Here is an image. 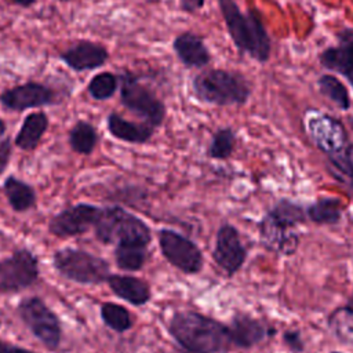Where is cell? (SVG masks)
Wrapping results in <instances>:
<instances>
[{"mask_svg":"<svg viewBox=\"0 0 353 353\" xmlns=\"http://www.w3.org/2000/svg\"><path fill=\"white\" fill-rule=\"evenodd\" d=\"M168 331L182 349L193 353H225L233 346L226 324L192 310L175 312Z\"/></svg>","mask_w":353,"mask_h":353,"instance_id":"obj_1","label":"cell"},{"mask_svg":"<svg viewBox=\"0 0 353 353\" xmlns=\"http://www.w3.org/2000/svg\"><path fill=\"white\" fill-rule=\"evenodd\" d=\"M219 11L236 48L258 62H266L270 55V39L255 10L243 14L234 0H218Z\"/></svg>","mask_w":353,"mask_h":353,"instance_id":"obj_2","label":"cell"},{"mask_svg":"<svg viewBox=\"0 0 353 353\" xmlns=\"http://www.w3.org/2000/svg\"><path fill=\"white\" fill-rule=\"evenodd\" d=\"M192 92L199 101L210 105H244L251 95V85L237 72L204 69L193 77Z\"/></svg>","mask_w":353,"mask_h":353,"instance_id":"obj_3","label":"cell"},{"mask_svg":"<svg viewBox=\"0 0 353 353\" xmlns=\"http://www.w3.org/2000/svg\"><path fill=\"white\" fill-rule=\"evenodd\" d=\"M94 232L103 244L137 243L149 245L152 240L149 226L141 218L117 205L101 208Z\"/></svg>","mask_w":353,"mask_h":353,"instance_id":"obj_4","label":"cell"},{"mask_svg":"<svg viewBox=\"0 0 353 353\" xmlns=\"http://www.w3.org/2000/svg\"><path fill=\"white\" fill-rule=\"evenodd\" d=\"M119 81L121 105L142 119L143 123L153 128L160 127L167 114V108L163 99H160L149 85L143 84L139 77L130 70H123L119 74Z\"/></svg>","mask_w":353,"mask_h":353,"instance_id":"obj_5","label":"cell"},{"mask_svg":"<svg viewBox=\"0 0 353 353\" xmlns=\"http://www.w3.org/2000/svg\"><path fill=\"white\" fill-rule=\"evenodd\" d=\"M52 265L62 277L79 284H101L105 283L110 274L108 261L72 247L55 251Z\"/></svg>","mask_w":353,"mask_h":353,"instance_id":"obj_6","label":"cell"},{"mask_svg":"<svg viewBox=\"0 0 353 353\" xmlns=\"http://www.w3.org/2000/svg\"><path fill=\"white\" fill-rule=\"evenodd\" d=\"M17 313L26 328L48 350H57L62 339L58 316L39 296H26L19 301Z\"/></svg>","mask_w":353,"mask_h":353,"instance_id":"obj_7","label":"cell"},{"mask_svg":"<svg viewBox=\"0 0 353 353\" xmlns=\"http://www.w3.org/2000/svg\"><path fill=\"white\" fill-rule=\"evenodd\" d=\"M305 125L310 139L327 157L341 154L353 148L343 124L330 114L310 110L306 113Z\"/></svg>","mask_w":353,"mask_h":353,"instance_id":"obj_8","label":"cell"},{"mask_svg":"<svg viewBox=\"0 0 353 353\" xmlns=\"http://www.w3.org/2000/svg\"><path fill=\"white\" fill-rule=\"evenodd\" d=\"M39 259L29 248H17L1 261L0 292L12 294L26 290L39 279Z\"/></svg>","mask_w":353,"mask_h":353,"instance_id":"obj_9","label":"cell"},{"mask_svg":"<svg viewBox=\"0 0 353 353\" xmlns=\"http://www.w3.org/2000/svg\"><path fill=\"white\" fill-rule=\"evenodd\" d=\"M159 245L163 256L179 272L197 274L203 269L204 259L199 245L172 229L159 230Z\"/></svg>","mask_w":353,"mask_h":353,"instance_id":"obj_10","label":"cell"},{"mask_svg":"<svg viewBox=\"0 0 353 353\" xmlns=\"http://www.w3.org/2000/svg\"><path fill=\"white\" fill-rule=\"evenodd\" d=\"M61 95L48 84L26 81L4 90L0 94V103L12 112H23L59 103Z\"/></svg>","mask_w":353,"mask_h":353,"instance_id":"obj_11","label":"cell"},{"mask_svg":"<svg viewBox=\"0 0 353 353\" xmlns=\"http://www.w3.org/2000/svg\"><path fill=\"white\" fill-rule=\"evenodd\" d=\"M212 259L228 277L234 276L243 268L247 259V248L239 230L232 223H222L218 228Z\"/></svg>","mask_w":353,"mask_h":353,"instance_id":"obj_12","label":"cell"},{"mask_svg":"<svg viewBox=\"0 0 353 353\" xmlns=\"http://www.w3.org/2000/svg\"><path fill=\"white\" fill-rule=\"evenodd\" d=\"M99 212V207L87 203H79L76 205L68 207L57 212L50 219L48 232L62 239L80 236L94 228Z\"/></svg>","mask_w":353,"mask_h":353,"instance_id":"obj_13","label":"cell"},{"mask_svg":"<svg viewBox=\"0 0 353 353\" xmlns=\"http://www.w3.org/2000/svg\"><path fill=\"white\" fill-rule=\"evenodd\" d=\"M59 59L74 72L94 70L109 59V51L101 43L80 40L59 54Z\"/></svg>","mask_w":353,"mask_h":353,"instance_id":"obj_14","label":"cell"},{"mask_svg":"<svg viewBox=\"0 0 353 353\" xmlns=\"http://www.w3.org/2000/svg\"><path fill=\"white\" fill-rule=\"evenodd\" d=\"M228 328L232 345L240 349H251L276 332L274 328L268 327L265 323L247 313H236Z\"/></svg>","mask_w":353,"mask_h":353,"instance_id":"obj_15","label":"cell"},{"mask_svg":"<svg viewBox=\"0 0 353 353\" xmlns=\"http://www.w3.org/2000/svg\"><path fill=\"white\" fill-rule=\"evenodd\" d=\"M258 232L259 241L268 251L284 256L294 255L298 251L301 241L299 234L294 229L279 225L266 214L258 223Z\"/></svg>","mask_w":353,"mask_h":353,"instance_id":"obj_16","label":"cell"},{"mask_svg":"<svg viewBox=\"0 0 353 353\" xmlns=\"http://www.w3.org/2000/svg\"><path fill=\"white\" fill-rule=\"evenodd\" d=\"M338 39V46L320 54V62L325 69L342 74L353 87V30L341 32Z\"/></svg>","mask_w":353,"mask_h":353,"instance_id":"obj_17","label":"cell"},{"mask_svg":"<svg viewBox=\"0 0 353 353\" xmlns=\"http://www.w3.org/2000/svg\"><path fill=\"white\" fill-rule=\"evenodd\" d=\"M172 50L186 68L201 69L211 61V54L201 36L193 32H182L172 41Z\"/></svg>","mask_w":353,"mask_h":353,"instance_id":"obj_18","label":"cell"},{"mask_svg":"<svg viewBox=\"0 0 353 353\" xmlns=\"http://www.w3.org/2000/svg\"><path fill=\"white\" fill-rule=\"evenodd\" d=\"M106 283L116 296L134 306H143L152 298L150 285L142 279L127 274H109Z\"/></svg>","mask_w":353,"mask_h":353,"instance_id":"obj_19","label":"cell"},{"mask_svg":"<svg viewBox=\"0 0 353 353\" xmlns=\"http://www.w3.org/2000/svg\"><path fill=\"white\" fill-rule=\"evenodd\" d=\"M106 127L112 137L128 143H146L153 137L154 128L146 123H134L112 112L106 117Z\"/></svg>","mask_w":353,"mask_h":353,"instance_id":"obj_20","label":"cell"},{"mask_svg":"<svg viewBox=\"0 0 353 353\" xmlns=\"http://www.w3.org/2000/svg\"><path fill=\"white\" fill-rule=\"evenodd\" d=\"M48 124L50 120L44 112L29 113L25 116L21 128L14 138L15 146L22 150H34L46 134Z\"/></svg>","mask_w":353,"mask_h":353,"instance_id":"obj_21","label":"cell"},{"mask_svg":"<svg viewBox=\"0 0 353 353\" xmlns=\"http://www.w3.org/2000/svg\"><path fill=\"white\" fill-rule=\"evenodd\" d=\"M3 190L8 204L17 212H25L33 208L36 204L34 189L29 183L14 175H10L4 179Z\"/></svg>","mask_w":353,"mask_h":353,"instance_id":"obj_22","label":"cell"},{"mask_svg":"<svg viewBox=\"0 0 353 353\" xmlns=\"http://www.w3.org/2000/svg\"><path fill=\"white\" fill-rule=\"evenodd\" d=\"M342 201L336 197H320L306 207V216L316 225H336L342 219Z\"/></svg>","mask_w":353,"mask_h":353,"instance_id":"obj_23","label":"cell"},{"mask_svg":"<svg viewBox=\"0 0 353 353\" xmlns=\"http://www.w3.org/2000/svg\"><path fill=\"white\" fill-rule=\"evenodd\" d=\"M266 215L279 225L290 229H295L298 225H302L307 219L306 208L288 199H280L276 201L274 205L266 212Z\"/></svg>","mask_w":353,"mask_h":353,"instance_id":"obj_24","label":"cell"},{"mask_svg":"<svg viewBox=\"0 0 353 353\" xmlns=\"http://www.w3.org/2000/svg\"><path fill=\"white\" fill-rule=\"evenodd\" d=\"M148 259V245L137 243H119L114 248V262L119 269L141 270Z\"/></svg>","mask_w":353,"mask_h":353,"instance_id":"obj_25","label":"cell"},{"mask_svg":"<svg viewBox=\"0 0 353 353\" xmlns=\"http://www.w3.org/2000/svg\"><path fill=\"white\" fill-rule=\"evenodd\" d=\"M98 138L97 128L85 120L76 121L68 134L70 149L79 154H91L98 143Z\"/></svg>","mask_w":353,"mask_h":353,"instance_id":"obj_26","label":"cell"},{"mask_svg":"<svg viewBox=\"0 0 353 353\" xmlns=\"http://www.w3.org/2000/svg\"><path fill=\"white\" fill-rule=\"evenodd\" d=\"M328 327L339 342L353 346V310L350 307L345 305L331 312Z\"/></svg>","mask_w":353,"mask_h":353,"instance_id":"obj_27","label":"cell"},{"mask_svg":"<svg viewBox=\"0 0 353 353\" xmlns=\"http://www.w3.org/2000/svg\"><path fill=\"white\" fill-rule=\"evenodd\" d=\"M319 91L328 101L335 103L339 109L347 110L350 108V97L342 81L332 74H323L317 80Z\"/></svg>","mask_w":353,"mask_h":353,"instance_id":"obj_28","label":"cell"},{"mask_svg":"<svg viewBox=\"0 0 353 353\" xmlns=\"http://www.w3.org/2000/svg\"><path fill=\"white\" fill-rule=\"evenodd\" d=\"M101 319L108 328L119 334L128 331L134 324L131 313L124 306L113 302L101 305Z\"/></svg>","mask_w":353,"mask_h":353,"instance_id":"obj_29","label":"cell"},{"mask_svg":"<svg viewBox=\"0 0 353 353\" xmlns=\"http://www.w3.org/2000/svg\"><path fill=\"white\" fill-rule=\"evenodd\" d=\"M236 146V134L230 127L218 128L211 138L207 154L215 160H228Z\"/></svg>","mask_w":353,"mask_h":353,"instance_id":"obj_30","label":"cell"},{"mask_svg":"<svg viewBox=\"0 0 353 353\" xmlns=\"http://www.w3.org/2000/svg\"><path fill=\"white\" fill-rule=\"evenodd\" d=\"M119 84V74H114L112 72H101L90 80L87 85V92L95 101H106L116 94Z\"/></svg>","mask_w":353,"mask_h":353,"instance_id":"obj_31","label":"cell"},{"mask_svg":"<svg viewBox=\"0 0 353 353\" xmlns=\"http://www.w3.org/2000/svg\"><path fill=\"white\" fill-rule=\"evenodd\" d=\"M283 343L285 347L292 353H302L305 350V341L302 338V334L299 330L291 328L283 332Z\"/></svg>","mask_w":353,"mask_h":353,"instance_id":"obj_32","label":"cell"},{"mask_svg":"<svg viewBox=\"0 0 353 353\" xmlns=\"http://www.w3.org/2000/svg\"><path fill=\"white\" fill-rule=\"evenodd\" d=\"M12 154V143L10 138L0 139V175L6 171L8 167L10 159Z\"/></svg>","mask_w":353,"mask_h":353,"instance_id":"obj_33","label":"cell"},{"mask_svg":"<svg viewBox=\"0 0 353 353\" xmlns=\"http://www.w3.org/2000/svg\"><path fill=\"white\" fill-rule=\"evenodd\" d=\"M205 0H179V8L186 14H194L204 7Z\"/></svg>","mask_w":353,"mask_h":353,"instance_id":"obj_34","label":"cell"},{"mask_svg":"<svg viewBox=\"0 0 353 353\" xmlns=\"http://www.w3.org/2000/svg\"><path fill=\"white\" fill-rule=\"evenodd\" d=\"M0 353H33V352L19 346V345H14V343L0 339Z\"/></svg>","mask_w":353,"mask_h":353,"instance_id":"obj_35","label":"cell"},{"mask_svg":"<svg viewBox=\"0 0 353 353\" xmlns=\"http://www.w3.org/2000/svg\"><path fill=\"white\" fill-rule=\"evenodd\" d=\"M11 4L22 7V8H29L37 3V0H8Z\"/></svg>","mask_w":353,"mask_h":353,"instance_id":"obj_36","label":"cell"},{"mask_svg":"<svg viewBox=\"0 0 353 353\" xmlns=\"http://www.w3.org/2000/svg\"><path fill=\"white\" fill-rule=\"evenodd\" d=\"M342 183L346 185V186L349 188V190L353 193V170H352V172L345 178V181H343Z\"/></svg>","mask_w":353,"mask_h":353,"instance_id":"obj_37","label":"cell"},{"mask_svg":"<svg viewBox=\"0 0 353 353\" xmlns=\"http://www.w3.org/2000/svg\"><path fill=\"white\" fill-rule=\"evenodd\" d=\"M6 130H7V125H6V123L3 121V119L0 117V137H1V135H4Z\"/></svg>","mask_w":353,"mask_h":353,"instance_id":"obj_38","label":"cell"},{"mask_svg":"<svg viewBox=\"0 0 353 353\" xmlns=\"http://www.w3.org/2000/svg\"><path fill=\"white\" fill-rule=\"evenodd\" d=\"M347 307H350L352 310H353V292H352V298H350V301L347 302V305H346Z\"/></svg>","mask_w":353,"mask_h":353,"instance_id":"obj_39","label":"cell"},{"mask_svg":"<svg viewBox=\"0 0 353 353\" xmlns=\"http://www.w3.org/2000/svg\"><path fill=\"white\" fill-rule=\"evenodd\" d=\"M182 353H193V352H189V350H185V349H183V352H182Z\"/></svg>","mask_w":353,"mask_h":353,"instance_id":"obj_40","label":"cell"},{"mask_svg":"<svg viewBox=\"0 0 353 353\" xmlns=\"http://www.w3.org/2000/svg\"><path fill=\"white\" fill-rule=\"evenodd\" d=\"M58 1H70V0H58Z\"/></svg>","mask_w":353,"mask_h":353,"instance_id":"obj_41","label":"cell"},{"mask_svg":"<svg viewBox=\"0 0 353 353\" xmlns=\"http://www.w3.org/2000/svg\"><path fill=\"white\" fill-rule=\"evenodd\" d=\"M330 353H342V352H330Z\"/></svg>","mask_w":353,"mask_h":353,"instance_id":"obj_42","label":"cell"},{"mask_svg":"<svg viewBox=\"0 0 353 353\" xmlns=\"http://www.w3.org/2000/svg\"><path fill=\"white\" fill-rule=\"evenodd\" d=\"M0 266H1V261H0Z\"/></svg>","mask_w":353,"mask_h":353,"instance_id":"obj_43","label":"cell"},{"mask_svg":"<svg viewBox=\"0 0 353 353\" xmlns=\"http://www.w3.org/2000/svg\"><path fill=\"white\" fill-rule=\"evenodd\" d=\"M154 1H159V0H154Z\"/></svg>","mask_w":353,"mask_h":353,"instance_id":"obj_44","label":"cell"}]
</instances>
